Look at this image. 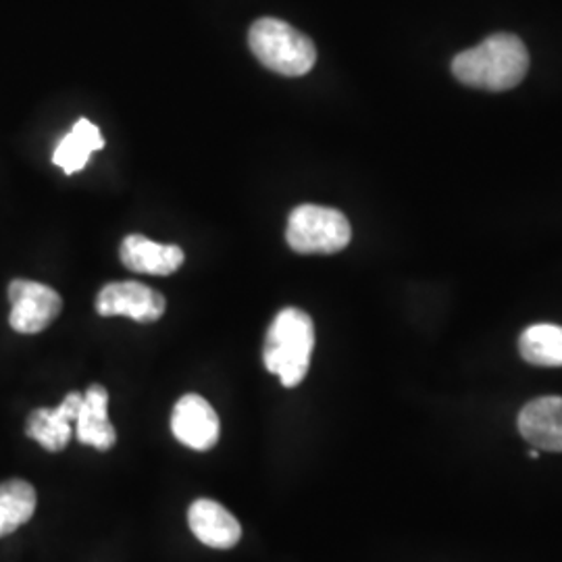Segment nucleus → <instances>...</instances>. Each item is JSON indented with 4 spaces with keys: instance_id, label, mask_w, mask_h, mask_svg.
Returning a JSON list of instances; mask_svg holds the SVG:
<instances>
[{
    "instance_id": "1",
    "label": "nucleus",
    "mask_w": 562,
    "mask_h": 562,
    "mask_svg": "<svg viewBox=\"0 0 562 562\" xmlns=\"http://www.w3.org/2000/svg\"><path fill=\"white\" fill-rule=\"evenodd\" d=\"M529 71V53L515 34H494L452 60L454 78L477 90L504 92L519 86Z\"/></svg>"
},
{
    "instance_id": "2",
    "label": "nucleus",
    "mask_w": 562,
    "mask_h": 562,
    "mask_svg": "<svg viewBox=\"0 0 562 562\" xmlns=\"http://www.w3.org/2000/svg\"><path fill=\"white\" fill-rule=\"evenodd\" d=\"M313 348V319L301 308L288 306L278 313L267 331L262 362L269 373L280 378L283 387H296L308 373Z\"/></svg>"
},
{
    "instance_id": "3",
    "label": "nucleus",
    "mask_w": 562,
    "mask_h": 562,
    "mask_svg": "<svg viewBox=\"0 0 562 562\" xmlns=\"http://www.w3.org/2000/svg\"><path fill=\"white\" fill-rule=\"evenodd\" d=\"M250 50L262 65L285 78L306 76L317 63V48L308 36L285 21L262 18L248 32Z\"/></svg>"
},
{
    "instance_id": "4",
    "label": "nucleus",
    "mask_w": 562,
    "mask_h": 562,
    "mask_svg": "<svg viewBox=\"0 0 562 562\" xmlns=\"http://www.w3.org/2000/svg\"><path fill=\"white\" fill-rule=\"evenodd\" d=\"M352 238L346 215L331 206L301 204L288 217L285 241L299 255H336Z\"/></svg>"
},
{
    "instance_id": "5",
    "label": "nucleus",
    "mask_w": 562,
    "mask_h": 562,
    "mask_svg": "<svg viewBox=\"0 0 562 562\" xmlns=\"http://www.w3.org/2000/svg\"><path fill=\"white\" fill-rule=\"evenodd\" d=\"M9 323L18 334H41L63 311L57 290L41 281L13 280L9 285Z\"/></svg>"
},
{
    "instance_id": "6",
    "label": "nucleus",
    "mask_w": 562,
    "mask_h": 562,
    "mask_svg": "<svg viewBox=\"0 0 562 562\" xmlns=\"http://www.w3.org/2000/svg\"><path fill=\"white\" fill-rule=\"evenodd\" d=\"M165 296L140 281L106 283L97 296L101 317H130L138 323H155L165 315Z\"/></svg>"
},
{
    "instance_id": "7",
    "label": "nucleus",
    "mask_w": 562,
    "mask_h": 562,
    "mask_svg": "<svg viewBox=\"0 0 562 562\" xmlns=\"http://www.w3.org/2000/svg\"><path fill=\"white\" fill-rule=\"evenodd\" d=\"M171 431L190 450L206 452L220 442L222 423L215 408L199 394H186L173 406Z\"/></svg>"
},
{
    "instance_id": "8",
    "label": "nucleus",
    "mask_w": 562,
    "mask_h": 562,
    "mask_svg": "<svg viewBox=\"0 0 562 562\" xmlns=\"http://www.w3.org/2000/svg\"><path fill=\"white\" fill-rule=\"evenodd\" d=\"M83 394L69 392L55 408H38L25 423V434L48 452H60L74 436Z\"/></svg>"
},
{
    "instance_id": "9",
    "label": "nucleus",
    "mask_w": 562,
    "mask_h": 562,
    "mask_svg": "<svg viewBox=\"0 0 562 562\" xmlns=\"http://www.w3.org/2000/svg\"><path fill=\"white\" fill-rule=\"evenodd\" d=\"M519 431L540 452H562V396H542L525 404Z\"/></svg>"
},
{
    "instance_id": "10",
    "label": "nucleus",
    "mask_w": 562,
    "mask_h": 562,
    "mask_svg": "<svg viewBox=\"0 0 562 562\" xmlns=\"http://www.w3.org/2000/svg\"><path fill=\"white\" fill-rule=\"evenodd\" d=\"M188 522L199 542L209 548L229 550L240 542V521L223 504L215 501L199 498L188 510Z\"/></svg>"
},
{
    "instance_id": "11",
    "label": "nucleus",
    "mask_w": 562,
    "mask_h": 562,
    "mask_svg": "<svg viewBox=\"0 0 562 562\" xmlns=\"http://www.w3.org/2000/svg\"><path fill=\"white\" fill-rule=\"evenodd\" d=\"M121 262L134 273L171 276L183 265V250L176 244H159L142 234H132L121 241Z\"/></svg>"
},
{
    "instance_id": "12",
    "label": "nucleus",
    "mask_w": 562,
    "mask_h": 562,
    "mask_svg": "<svg viewBox=\"0 0 562 562\" xmlns=\"http://www.w3.org/2000/svg\"><path fill=\"white\" fill-rule=\"evenodd\" d=\"M76 438L97 450H111L117 442V431L109 419V392L101 383L86 390L76 419Z\"/></svg>"
},
{
    "instance_id": "13",
    "label": "nucleus",
    "mask_w": 562,
    "mask_h": 562,
    "mask_svg": "<svg viewBox=\"0 0 562 562\" xmlns=\"http://www.w3.org/2000/svg\"><path fill=\"white\" fill-rule=\"evenodd\" d=\"M102 148H104V138L101 130L92 121L80 120L55 148L53 162L67 176H74L88 165L92 153Z\"/></svg>"
},
{
    "instance_id": "14",
    "label": "nucleus",
    "mask_w": 562,
    "mask_h": 562,
    "mask_svg": "<svg viewBox=\"0 0 562 562\" xmlns=\"http://www.w3.org/2000/svg\"><path fill=\"white\" fill-rule=\"evenodd\" d=\"M36 490L23 480L0 483V538L15 533L36 513Z\"/></svg>"
},
{
    "instance_id": "15",
    "label": "nucleus",
    "mask_w": 562,
    "mask_h": 562,
    "mask_svg": "<svg viewBox=\"0 0 562 562\" xmlns=\"http://www.w3.org/2000/svg\"><path fill=\"white\" fill-rule=\"evenodd\" d=\"M522 361L538 367H562V327L538 323L527 327L519 338Z\"/></svg>"
}]
</instances>
